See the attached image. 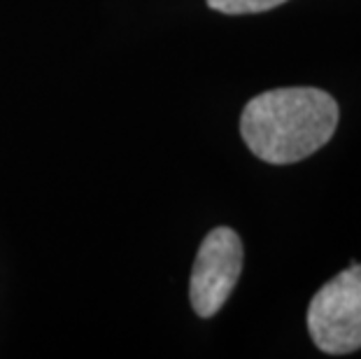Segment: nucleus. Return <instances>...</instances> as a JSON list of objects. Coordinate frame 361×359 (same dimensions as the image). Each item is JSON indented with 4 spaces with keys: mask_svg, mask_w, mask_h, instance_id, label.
Instances as JSON below:
<instances>
[{
    "mask_svg": "<svg viewBox=\"0 0 361 359\" xmlns=\"http://www.w3.org/2000/svg\"><path fill=\"white\" fill-rule=\"evenodd\" d=\"M243 271V241L233 229L217 226L198 248L189 282L191 308L198 317H212L224 308Z\"/></svg>",
    "mask_w": 361,
    "mask_h": 359,
    "instance_id": "3",
    "label": "nucleus"
},
{
    "mask_svg": "<svg viewBox=\"0 0 361 359\" xmlns=\"http://www.w3.org/2000/svg\"><path fill=\"white\" fill-rule=\"evenodd\" d=\"M308 331L326 355L361 350V264H350L317 289L308 305Z\"/></svg>",
    "mask_w": 361,
    "mask_h": 359,
    "instance_id": "2",
    "label": "nucleus"
},
{
    "mask_svg": "<svg viewBox=\"0 0 361 359\" xmlns=\"http://www.w3.org/2000/svg\"><path fill=\"white\" fill-rule=\"evenodd\" d=\"M207 7L217 10L221 14H231V17H238V14H259V12H268L280 7L287 0H205Z\"/></svg>",
    "mask_w": 361,
    "mask_h": 359,
    "instance_id": "4",
    "label": "nucleus"
},
{
    "mask_svg": "<svg viewBox=\"0 0 361 359\" xmlns=\"http://www.w3.org/2000/svg\"><path fill=\"white\" fill-rule=\"evenodd\" d=\"M341 108L314 87H282L255 96L240 114V135L257 159L287 166L312 157L334 138Z\"/></svg>",
    "mask_w": 361,
    "mask_h": 359,
    "instance_id": "1",
    "label": "nucleus"
}]
</instances>
